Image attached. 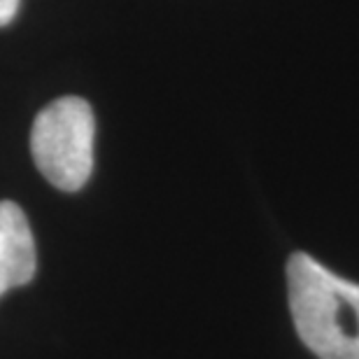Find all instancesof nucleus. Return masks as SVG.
<instances>
[{
  "label": "nucleus",
  "mask_w": 359,
  "mask_h": 359,
  "mask_svg": "<svg viewBox=\"0 0 359 359\" xmlns=\"http://www.w3.org/2000/svg\"><path fill=\"white\" fill-rule=\"evenodd\" d=\"M294 327L320 359H359V285L348 283L313 257L287 262Z\"/></svg>",
  "instance_id": "obj_1"
},
{
  "label": "nucleus",
  "mask_w": 359,
  "mask_h": 359,
  "mask_svg": "<svg viewBox=\"0 0 359 359\" xmlns=\"http://www.w3.org/2000/svg\"><path fill=\"white\" fill-rule=\"evenodd\" d=\"M96 119L80 96H63L42 107L31 128L35 166L56 189L77 191L93 170Z\"/></svg>",
  "instance_id": "obj_2"
},
{
  "label": "nucleus",
  "mask_w": 359,
  "mask_h": 359,
  "mask_svg": "<svg viewBox=\"0 0 359 359\" xmlns=\"http://www.w3.org/2000/svg\"><path fill=\"white\" fill-rule=\"evenodd\" d=\"M35 271L38 255L26 212L14 201H0V297L28 285Z\"/></svg>",
  "instance_id": "obj_3"
},
{
  "label": "nucleus",
  "mask_w": 359,
  "mask_h": 359,
  "mask_svg": "<svg viewBox=\"0 0 359 359\" xmlns=\"http://www.w3.org/2000/svg\"><path fill=\"white\" fill-rule=\"evenodd\" d=\"M21 7V0H0V26L12 24V19L17 17Z\"/></svg>",
  "instance_id": "obj_4"
}]
</instances>
